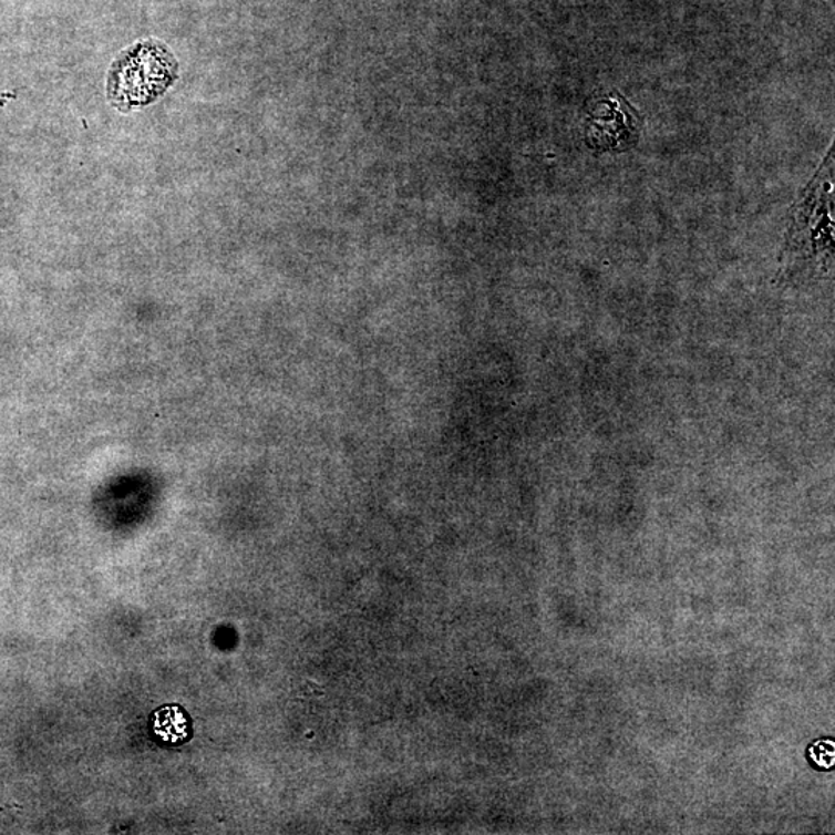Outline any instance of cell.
Returning a JSON list of instances; mask_svg holds the SVG:
<instances>
[{
    "label": "cell",
    "mask_w": 835,
    "mask_h": 835,
    "mask_svg": "<svg viewBox=\"0 0 835 835\" xmlns=\"http://www.w3.org/2000/svg\"><path fill=\"white\" fill-rule=\"evenodd\" d=\"M177 78V62L158 41L140 42L121 53L109 73L107 93L123 111L157 100Z\"/></svg>",
    "instance_id": "cell-1"
},
{
    "label": "cell",
    "mask_w": 835,
    "mask_h": 835,
    "mask_svg": "<svg viewBox=\"0 0 835 835\" xmlns=\"http://www.w3.org/2000/svg\"><path fill=\"white\" fill-rule=\"evenodd\" d=\"M633 111L618 95L599 97L589 107L585 136L591 150L623 151L638 140Z\"/></svg>",
    "instance_id": "cell-2"
},
{
    "label": "cell",
    "mask_w": 835,
    "mask_h": 835,
    "mask_svg": "<svg viewBox=\"0 0 835 835\" xmlns=\"http://www.w3.org/2000/svg\"><path fill=\"white\" fill-rule=\"evenodd\" d=\"M155 732L162 736L163 740L182 741L186 735V721L183 718V713L175 708L163 709L157 713L155 718Z\"/></svg>",
    "instance_id": "cell-3"
},
{
    "label": "cell",
    "mask_w": 835,
    "mask_h": 835,
    "mask_svg": "<svg viewBox=\"0 0 835 835\" xmlns=\"http://www.w3.org/2000/svg\"><path fill=\"white\" fill-rule=\"evenodd\" d=\"M810 756L817 766L829 769L834 766V743L833 741H821L810 749Z\"/></svg>",
    "instance_id": "cell-4"
}]
</instances>
